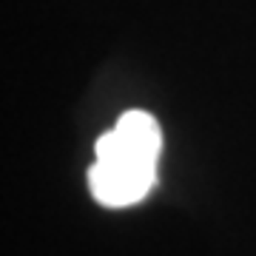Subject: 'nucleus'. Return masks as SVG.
I'll return each mask as SVG.
<instances>
[{
    "instance_id": "f257e3e1",
    "label": "nucleus",
    "mask_w": 256,
    "mask_h": 256,
    "mask_svg": "<svg viewBox=\"0 0 256 256\" xmlns=\"http://www.w3.org/2000/svg\"><path fill=\"white\" fill-rule=\"evenodd\" d=\"M160 151V122L148 111H126L94 146V165L88 168L92 196L106 208L142 202L156 182Z\"/></svg>"
}]
</instances>
